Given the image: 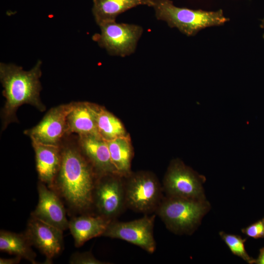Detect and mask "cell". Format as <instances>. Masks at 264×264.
I'll return each mask as SVG.
<instances>
[{"label":"cell","mask_w":264,"mask_h":264,"mask_svg":"<svg viewBox=\"0 0 264 264\" xmlns=\"http://www.w3.org/2000/svg\"><path fill=\"white\" fill-rule=\"evenodd\" d=\"M41 64L39 61L31 70L24 71L14 64H0V80L6 99L1 111L2 130L10 123L17 122L16 113L23 104L31 105L41 111L45 110L40 97Z\"/></svg>","instance_id":"6da1fadb"},{"label":"cell","mask_w":264,"mask_h":264,"mask_svg":"<svg viewBox=\"0 0 264 264\" xmlns=\"http://www.w3.org/2000/svg\"><path fill=\"white\" fill-rule=\"evenodd\" d=\"M55 182L73 207L85 210L93 203L95 183L92 169L76 148L67 146L61 149V161Z\"/></svg>","instance_id":"7a4b0ae2"},{"label":"cell","mask_w":264,"mask_h":264,"mask_svg":"<svg viewBox=\"0 0 264 264\" xmlns=\"http://www.w3.org/2000/svg\"><path fill=\"white\" fill-rule=\"evenodd\" d=\"M158 20L166 22L170 27L177 28L188 36L196 35L205 28L223 25L229 21L223 11H206L176 6L171 0H150Z\"/></svg>","instance_id":"3957f363"},{"label":"cell","mask_w":264,"mask_h":264,"mask_svg":"<svg viewBox=\"0 0 264 264\" xmlns=\"http://www.w3.org/2000/svg\"><path fill=\"white\" fill-rule=\"evenodd\" d=\"M209 208V204L204 199L167 197L155 211L168 229L182 234L194 230Z\"/></svg>","instance_id":"277c9868"},{"label":"cell","mask_w":264,"mask_h":264,"mask_svg":"<svg viewBox=\"0 0 264 264\" xmlns=\"http://www.w3.org/2000/svg\"><path fill=\"white\" fill-rule=\"evenodd\" d=\"M128 176L124 182L126 207L146 214L156 210L162 199V187L156 178L147 172Z\"/></svg>","instance_id":"5b68a950"},{"label":"cell","mask_w":264,"mask_h":264,"mask_svg":"<svg viewBox=\"0 0 264 264\" xmlns=\"http://www.w3.org/2000/svg\"><path fill=\"white\" fill-rule=\"evenodd\" d=\"M99 26L100 33L95 34L93 39L110 55L122 57L134 53L143 31L139 25L116 21L106 22Z\"/></svg>","instance_id":"8992f818"},{"label":"cell","mask_w":264,"mask_h":264,"mask_svg":"<svg viewBox=\"0 0 264 264\" xmlns=\"http://www.w3.org/2000/svg\"><path fill=\"white\" fill-rule=\"evenodd\" d=\"M155 217V215H146L130 221L111 220L102 236L126 241L149 253H153L156 249L153 231Z\"/></svg>","instance_id":"52a82bcc"},{"label":"cell","mask_w":264,"mask_h":264,"mask_svg":"<svg viewBox=\"0 0 264 264\" xmlns=\"http://www.w3.org/2000/svg\"><path fill=\"white\" fill-rule=\"evenodd\" d=\"M205 178L185 165L181 161H173L163 180L167 197L194 199H204L202 183Z\"/></svg>","instance_id":"ba28073f"},{"label":"cell","mask_w":264,"mask_h":264,"mask_svg":"<svg viewBox=\"0 0 264 264\" xmlns=\"http://www.w3.org/2000/svg\"><path fill=\"white\" fill-rule=\"evenodd\" d=\"M103 176L95 183L93 203L100 216L111 221L126 207L125 183L118 175Z\"/></svg>","instance_id":"9c48e42d"},{"label":"cell","mask_w":264,"mask_h":264,"mask_svg":"<svg viewBox=\"0 0 264 264\" xmlns=\"http://www.w3.org/2000/svg\"><path fill=\"white\" fill-rule=\"evenodd\" d=\"M73 102L51 108L42 120L34 127L24 132L32 141L53 145H60L66 133L67 115Z\"/></svg>","instance_id":"30bf717a"},{"label":"cell","mask_w":264,"mask_h":264,"mask_svg":"<svg viewBox=\"0 0 264 264\" xmlns=\"http://www.w3.org/2000/svg\"><path fill=\"white\" fill-rule=\"evenodd\" d=\"M25 235L31 244L45 256L48 264L63 250V230L33 216L27 223Z\"/></svg>","instance_id":"8fae6325"},{"label":"cell","mask_w":264,"mask_h":264,"mask_svg":"<svg viewBox=\"0 0 264 264\" xmlns=\"http://www.w3.org/2000/svg\"><path fill=\"white\" fill-rule=\"evenodd\" d=\"M38 192V204L31 216L63 231L68 228L65 209L57 195L42 182Z\"/></svg>","instance_id":"7c38bea8"},{"label":"cell","mask_w":264,"mask_h":264,"mask_svg":"<svg viewBox=\"0 0 264 264\" xmlns=\"http://www.w3.org/2000/svg\"><path fill=\"white\" fill-rule=\"evenodd\" d=\"M35 153L36 169L41 182L52 187L58 173L61 161L60 145L32 141Z\"/></svg>","instance_id":"4fadbf2b"},{"label":"cell","mask_w":264,"mask_h":264,"mask_svg":"<svg viewBox=\"0 0 264 264\" xmlns=\"http://www.w3.org/2000/svg\"><path fill=\"white\" fill-rule=\"evenodd\" d=\"M79 141L84 154L99 173L118 175L106 140L101 136L88 135H79Z\"/></svg>","instance_id":"5bb4252c"},{"label":"cell","mask_w":264,"mask_h":264,"mask_svg":"<svg viewBox=\"0 0 264 264\" xmlns=\"http://www.w3.org/2000/svg\"><path fill=\"white\" fill-rule=\"evenodd\" d=\"M66 124L67 133L101 136L97 130L92 103L73 102L67 117Z\"/></svg>","instance_id":"9a60e30c"},{"label":"cell","mask_w":264,"mask_h":264,"mask_svg":"<svg viewBox=\"0 0 264 264\" xmlns=\"http://www.w3.org/2000/svg\"><path fill=\"white\" fill-rule=\"evenodd\" d=\"M110 221L101 216L83 215L72 219L68 228L76 247L94 237L102 235Z\"/></svg>","instance_id":"2e32d148"},{"label":"cell","mask_w":264,"mask_h":264,"mask_svg":"<svg viewBox=\"0 0 264 264\" xmlns=\"http://www.w3.org/2000/svg\"><path fill=\"white\" fill-rule=\"evenodd\" d=\"M92 11L97 24L115 21L121 13L140 5L151 6L150 0H93Z\"/></svg>","instance_id":"e0dca14e"},{"label":"cell","mask_w":264,"mask_h":264,"mask_svg":"<svg viewBox=\"0 0 264 264\" xmlns=\"http://www.w3.org/2000/svg\"><path fill=\"white\" fill-rule=\"evenodd\" d=\"M31 245L25 234L0 231V251L19 256L32 264H37L35 261L36 254L31 249Z\"/></svg>","instance_id":"ac0fdd59"},{"label":"cell","mask_w":264,"mask_h":264,"mask_svg":"<svg viewBox=\"0 0 264 264\" xmlns=\"http://www.w3.org/2000/svg\"><path fill=\"white\" fill-rule=\"evenodd\" d=\"M112 163L118 175L128 176L130 174L132 148L127 136L106 140Z\"/></svg>","instance_id":"d6986e66"},{"label":"cell","mask_w":264,"mask_h":264,"mask_svg":"<svg viewBox=\"0 0 264 264\" xmlns=\"http://www.w3.org/2000/svg\"><path fill=\"white\" fill-rule=\"evenodd\" d=\"M98 132L106 140L126 136V131L121 122L105 108L93 104Z\"/></svg>","instance_id":"ffe728a7"},{"label":"cell","mask_w":264,"mask_h":264,"mask_svg":"<svg viewBox=\"0 0 264 264\" xmlns=\"http://www.w3.org/2000/svg\"><path fill=\"white\" fill-rule=\"evenodd\" d=\"M220 235L234 255L248 263L255 262V260L248 255L245 249L244 243L246 239H242L239 235L227 234L222 231L220 232Z\"/></svg>","instance_id":"44dd1931"},{"label":"cell","mask_w":264,"mask_h":264,"mask_svg":"<svg viewBox=\"0 0 264 264\" xmlns=\"http://www.w3.org/2000/svg\"><path fill=\"white\" fill-rule=\"evenodd\" d=\"M69 263L71 264H107L97 259L89 252H76L70 257Z\"/></svg>","instance_id":"7402d4cb"},{"label":"cell","mask_w":264,"mask_h":264,"mask_svg":"<svg viewBox=\"0 0 264 264\" xmlns=\"http://www.w3.org/2000/svg\"><path fill=\"white\" fill-rule=\"evenodd\" d=\"M242 232L247 236L254 239L264 238V218L242 229Z\"/></svg>","instance_id":"603a6c76"},{"label":"cell","mask_w":264,"mask_h":264,"mask_svg":"<svg viewBox=\"0 0 264 264\" xmlns=\"http://www.w3.org/2000/svg\"><path fill=\"white\" fill-rule=\"evenodd\" d=\"M21 257L19 256H16L15 258H10V259H5L0 258V264H16L19 263Z\"/></svg>","instance_id":"cb8c5ba5"},{"label":"cell","mask_w":264,"mask_h":264,"mask_svg":"<svg viewBox=\"0 0 264 264\" xmlns=\"http://www.w3.org/2000/svg\"><path fill=\"white\" fill-rule=\"evenodd\" d=\"M254 263L259 264H264V248L260 250L258 258L257 260H255Z\"/></svg>","instance_id":"d4e9b609"},{"label":"cell","mask_w":264,"mask_h":264,"mask_svg":"<svg viewBox=\"0 0 264 264\" xmlns=\"http://www.w3.org/2000/svg\"><path fill=\"white\" fill-rule=\"evenodd\" d=\"M261 28H264V18L262 20L261 24H260ZM263 38L264 39V34L263 35Z\"/></svg>","instance_id":"484cf974"}]
</instances>
